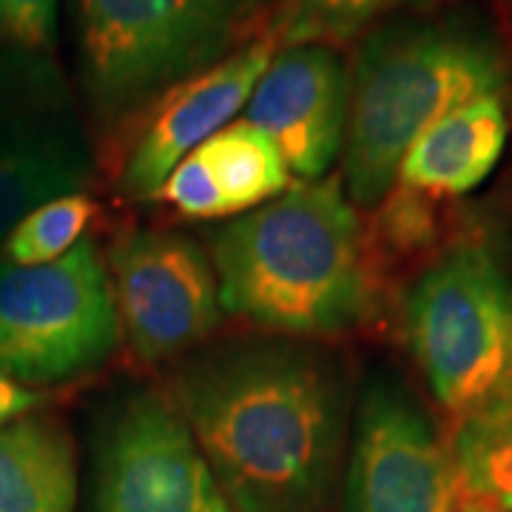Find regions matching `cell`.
Listing matches in <instances>:
<instances>
[{
    "label": "cell",
    "instance_id": "cell-9",
    "mask_svg": "<svg viewBox=\"0 0 512 512\" xmlns=\"http://www.w3.org/2000/svg\"><path fill=\"white\" fill-rule=\"evenodd\" d=\"M120 328L143 362H165L205 342L222 322L208 251L177 231L134 228L109 248Z\"/></svg>",
    "mask_w": 512,
    "mask_h": 512
},
{
    "label": "cell",
    "instance_id": "cell-4",
    "mask_svg": "<svg viewBox=\"0 0 512 512\" xmlns=\"http://www.w3.org/2000/svg\"><path fill=\"white\" fill-rule=\"evenodd\" d=\"M72 12L83 103L97 131H117L268 35L274 0H72Z\"/></svg>",
    "mask_w": 512,
    "mask_h": 512
},
{
    "label": "cell",
    "instance_id": "cell-12",
    "mask_svg": "<svg viewBox=\"0 0 512 512\" xmlns=\"http://www.w3.org/2000/svg\"><path fill=\"white\" fill-rule=\"evenodd\" d=\"M276 49L279 43L268 32L239 49L237 55L225 57L214 69L185 80L165 94L148 111V120L120 165V194L134 202L157 200L165 177L205 140L231 126L239 111L248 106Z\"/></svg>",
    "mask_w": 512,
    "mask_h": 512
},
{
    "label": "cell",
    "instance_id": "cell-15",
    "mask_svg": "<svg viewBox=\"0 0 512 512\" xmlns=\"http://www.w3.org/2000/svg\"><path fill=\"white\" fill-rule=\"evenodd\" d=\"M447 444L458 501H481L512 512V384L481 410L456 421Z\"/></svg>",
    "mask_w": 512,
    "mask_h": 512
},
{
    "label": "cell",
    "instance_id": "cell-11",
    "mask_svg": "<svg viewBox=\"0 0 512 512\" xmlns=\"http://www.w3.org/2000/svg\"><path fill=\"white\" fill-rule=\"evenodd\" d=\"M242 111L274 140L291 177L325 180L345 151L350 66L333 46H282Z\"/></svg>",
    "mask_w": 512,
    "mask_h": 512
},
{
    "label": "cell",
    "instance_id": "cell-5",
    "mask_svg": "<svg viewBox=\"0 0 512 512\" xmlns=\"http://www.w3.org/2000/svg\"><path fill=\"white\" fill-rule=\"evenodd\" d=\"M404 328L456 421L512 384V279L484 242H456L424 268L407 293Z\"/></svg>",
    "mask_w": 512,
    "mask_h": 512
},
{
    "label": "cell",
    "instance_id": "cell-10",
    "mask_svg": "<svg viewBox=\"0 0 512 512\" xmlns=\"http://www.w3.org/2000/svg\"><path fill=\"white\" fill-rule=\"evenodd\" d=\"M342 512H456L450 444L393 379L362 390L350 424Z\"/></svg>",
    "mask_w": 512,
    "mask_h": 512
},
{
    "label": "cell",
    "instance_id": "cell-6",
    "mask_svg": "<svg viewBox=\"0 0 512 512\" xmlns=\"http://www.w3.org/2000/svg\"><path fill=\"white\" fill-rule=\"evenodd\" d=\"M123 339L106 262L92 239L46 265L0 259V370L23 387L109 362Z\"/></svg>",
    "mask_w": 512,
    "mask_h": 512
},
{
    "label": "cell",
    "instance_id": "cell-18",
    "mask_svg": "<svg viewBox=\"0 0 512 512\" xmlns=\"http://www.w3.org/2000/svg\"><path fill=\"white\" fill-rule=\"evenodd\" d=\"M97 217L89 194H69L26 214L0 245V259L12 265H46L66 256Z\"/></svg>",
    "mask_w": 512,
    "mask_h": 512
},
{
    "label": "cell",
    "instance_id": "cell-20",
    "mask_svg": "<svg viewBox=\"0 0 512 512\" xmlns=\"http://www.w3.org/2000/svg\"><path fill=\"white\" fill-rule=\"evenodd\" d=\"M57 0H0V46L55 55Z\"/></svg>",
    "mask_w": 512,
    "mask_h": 512
},
{
    "label": "cell",
    "instance_id": "cell-21",
    "mask_svg": "<svg viewBox=\"0 0 512 512\" xmlns=\"http://www.w3.org/2000/svg\"><path fill=\"white\" fill-rule=\"evenodd\" d=\"M43 402V396L23 387L15 379H9L3 370H0V427L9 424V421L26 416L29 410H35L37 404Z\"/></svg>",
    "mask_w": 512,
    "mask_h": 512
},
{
    "label": "cell",
    "instance_id": "cell-19",
    "mask_svg": "<svg viewBox=\"0 0 512 512\" xmlns=\"http://www.w3.org/2000/svg\"><path fill=\"white\" fill-rule=\"evenodd\" d=\"M157 200L168 202L177 214H183L188 220H225V217H231L225 197L220 194L211 171L205 168L197 151H191L183 163L165 177Z\"/></svg>",
    "mask_w": 512,
    "mask_h": 512
},
{
    "label": "cell",
    "instance_id": "cell-22",
    "mask_svg": "<svg viewBox=\"0 0 512 512\" xmlns=\"http://www.w3.org/2000/svg\"><path fill=\"white\" fill-rule=\"evenodd\" d=\"M456 512H504L493 504H481V501H458Z\"/></svg>",
    "mask_w": 512,
    "mask_h": 512
},
{
    "label": "cell",
    "instance_id": "cell-16",
    "mask_svg": "<svg viewBox=\"0 0 512 512\" xmlns=\"http://www.w3.org/2000/svg\"><path fill=\"white\" fill-rule=\"evenodd\" d=\"M197 154L211 171L231 217L248 214L291 188V171L274 140L245 120L217 131Z\"/></svg>",
    "mask_w": 512,
    "mask_h": 512
},
{
    "label": "cell",
    "instance_id": "cell-13",
    "mask_svg": "<svg viewBox=\"0 0 512 512\" xmlns=\"http://www.w3.org/2000/svg\"><path fill=\"white\" fill-rule=\"evenodd\" d=\"M507 111L501 97H478L444 114L407 148L399 180L433 200H453L484 183L507 146Z\"/></svg>",
    "mask_w": 512,
    "mask_h": 512
},
{
    "label": "cell",
    "instance_id": "cell-14",
    "mask_svg": "<svg viewBox=\"0 0 512 512\" xmlns=\"http://www.w3.org/2000/svg\"><path fill=\"white\" fill-rule=\"evenodd\" d=\"M77 458L63 421L26 413L0 427V512H74Z\"/></svg>",
    "mask_w": 512,
    "mask_h": 512
},
{
    "label": "cell",
    "instance_id": "cell-2",
    "mask_svg": "<svg viewBox=\"0 0 512 512\" xmlns=\"http://www.w3.org/2000/svg\"><path fill=\"white\" fill-rule=\"evenodd\" d=\"M222 311L254 328L316 339L365 322L373 274L342 177L299 183L208 237Z\"/></svg>",
    "mask_w": 512,
    "mask_h": 512
},
{
    "label": "cell",
    "instance_id": "cell-8",
    "mask_svg": "<svg viewBox=\"0 0 512 512\" xmlns=\"http://www.w3.org/2000/svg\"><path fill=\"white\" fill-rule=\"evenodd\" d=\"M92 512H234L168 393L140 387L97 433Z\"/></svg>",
    "mask_w": 512,
    "mask_h": 512
},
{
    "label": "cell",
    "instance_id": "cell-7",
    "mask_svg": "<svg viewBox=\"0 0 512 512\" xmlns=\"http://www.w3.org/2000/svg\"><path fill=\"white\" fill-rule=\"evenodd\" d=\"M92 180V143L55 55L0 46V245L26 214Z\"/></svg>",
    "mask_w": 512,
    "mask_h": 512
},
{
    "label": "cell",
    "instance_id": "cell-17",
    "mask_svg": "<svg viewBox=\"0 0 512 512\" xmlns=\"http://www.w3.org/2000/svg\"><path fill=\"white\" fill-rule=\"evenodd\" d=\"M413 0H274L271 35L282 46L348 43Z\"/></svg>",
    "mask_w": 512,
    "mask_h": 512
},
{
    "label": "cell",
    "instance_id": "cell-3",
    "mask_svg": "<svg viewBox=\"0 0 512 512\" xmlns=\"http://www.w3.org/2000/svg\"><path fill=\"white\" fill-rule=\"evenodd\" d=\"M510 60L495 32L470 15L384 20L350 63L342 185L353 205L376 208L396 188L407 148L444 114L501 97Z\"/></svg>",
    "mask_w": 512,
    "mask_h": 512
},
{
    "label": "cell",
    "instance_id": "cell-1",
    "mask_svg": "<svg viewBox=\"0 0 512 512\" xmlns=\"http://www.w3.org/2000/svg\"><path fill=\"white\" fill-rule=\"evenodd\" d=\"M168 396L234 512H330L353 416L342 365L291 336L197 350Z\"/></svg>",
    "mask_w": 512,
    "mask_h": 512
}]
</instances>
